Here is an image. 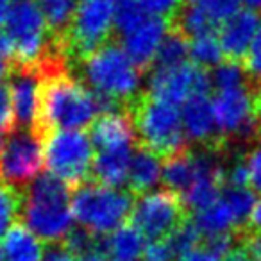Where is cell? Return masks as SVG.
Masks as SVG:
<instances>
[{
	"label": "cell",
	"mask_w": 261,
	"mask_h": 261,
	"mask_svg": "<svg viewBox=\"0 0 261 261\" xmlns=\"http://www.w3.org/2000/svg\"><path fill=\"white\" fill-rule=\"evenodd\" d=\"M100 115L95 93L70 66L41 72L40 108L34 133L41 140L54 130H81Z\"/></svg>",
	"instance_id": "1"
},
{
	"label": "cell",
	"mask_w": 261,
	"mask_h": 261,
	"mask_svg": "<svg viewBox=\"0 0 261 261\" xmlns=\"http://www.w3.org/2000/svg\"><path fill=\"white\" fill-rule=\"evenodd\" d=\"M20 222L45 245H59L72 231V188L48 172L38 175L25 188Z\"/></svg>",
	"instance_id": "2"
},
{
	"label": "cell",
	"mask_w": 261,
	"mask_h": 261,
	"mask_svg": "<svg viewBox=\"0 0 261 261\" xmlns=\"http://www.w3.org/2000/svg\"><path fill=\"white\" fill-rule=\"evenodd\" d=\"M75 68L79 79L91 91L118 102L123 109L142 93L140 84L143 72L116 40H109L91 52L73 66V70Z\"/></svg>",
	"instance_id": "3"
},
{
	"label": "cell",
	"mask_w": 261,
	"mask_h": 261,
	"mask_svg": "<svg viewBox=\"0 0 261 261\" xmlns=\"http://www.w3.org/2000/svg\"><path fill=\"white\" fill-rule=\"evenodd\" d=\"M127 115L133 120L136 143L150 149L161 160H170L190 150L182 115L177 106L142 91L127 106Z\"/></svg>",
	"instance_id": "4"
},
{
	"label": "cell",
	"mask_w": 261,
	"mask_h": 261,
	"mask_svg": "<svg viewBox=\"0 0 261 261\" xmlns=\"http://www.w3.org/2000/svg\"><path fill=\"white\" fill-rule=\"evenodd\" d=\"M136 197L129 190L86 181L72 190V213L81 227L93 234H109L130 220Z\"/></svg>",
	"instance_id": "5"
},
{
	"label": "cell",
	"mask_w": 261,
	"mask_h": 261,
	"mask_svg": "<svg viewBox=\"0 0 261 261\" xmlns=\"http://www.w3.org/2000/svg\"><path fill=\"white\" fill-rule=\"evenodd\" d=\"M116 0H81L66 33L59 38L70 65L75 66L86 56L113 40Z\"/></svg>",
	"instance_id": "6"
},
{
	"label": "cell",
	"mask_w": 261,
	"mask_h": 261,
	"mask_svg": "<svg viewBox=\"0 0 261 261\" xmlns=\"http://www.w3.org/2000/svg\"><path fill=\"white\" fill-rule=\"evenodd\" d=\"M84 130H54L43 140L45 170L70 188L90 181L95 150Z\"/></svg>",
	"instance_id": "7"
},
{
	"label": "cell",
	"mask_w": 261,
	"mask_h": 261,
	"mask_svg": "<svg viewBox=\"0 0 261 261\" xmlns=\"http://www.w3.org/2000/svg\"><path fill=\"white\" fill-rule=\"evenodd\" d=\"M190 218L192 211L182 195L165 188L136 199L130 224H135L149 242H158L168 238Z\"/></svg>",
	"instance_id": "8"
},
{
	"label": "cell",
	"mask_w": 261,
	"mask_h": 261,
	"mask_svg": "<svg viewBox=\"0 0 261 261\" xmlns=\"http://www.w3.org/2000/svg\"><path fill=\"white\" fill-rule=\"evenodd\" d=\"M45 168L43 143L31 129L9 133L0 150V179L18 188H27Z\"/></svg>",
	"instance_id": "9"
},
{
	"label": "cell",
	"mask_w": 261,
	"mask_h": 261,
	"mask_svg": "<svg viewBox=\"0 0 261 261\" xmlns=\"http://www.w3.org/2000/svg\"><path fill=\"white\" fill-rule=\"evenodd\" d=\"M213 88L211 73L193 61L170 68H152L149 75V91L152 97L168 104H185L192 95H210Z\"/></svg>",
	"instance_id": "10"
},
{
	"label": "cell",
	"mask_w": 261,
	"mask_h": 261,
	"mask_svg": "<svg viewBox=\"0 0 261 261\" xmlns=\"http://www.w3.org/2000/svg\"><path fill=\"white\" fill-rule=\"evenodd\" d=\"M172 23L165 18L147 15L135 29L122 36V47L143 73L150 72L156 61L158 50L167 38Z\"/></svg>",
	"instance_id": "11"
},
{
	"label": "cell",
	"mask_w": 261,
	"mask_h": 261,
	"mask_svg": "<svg viewBox=\"0 0 261 261\" xmlns=\"http://www.w3.org/2000/svg\"><path fill=\"white\" fill-rule=\"evenodd\" d=\"M9 90H11L13 111L18 129L34 130L40 108V84L41 73L36 68L13 66L9 75Z\"/></svg>",
	"instance_id": "12"
},
{
	"label": "cell",
	"mask_w": 261,
	"mask_h": 261,
	"mask_svg": "<svg viewBox=\"0 0 261 261\" xmlns=\"http://www.w3.org/2000/svg\"><path fill=\"white\" fill-rule=\"evenodd\" d=\"M261 29V18L254 9H240L225 20L218 29V40L224 48L225 59L243 63L256 34Z\"/></svg>",
	"instance_id": "13"
},
{
	"label": "cell",
	"mask_w": 261,
	"mask_h": 261,
	"mask_svg": "<svg viewBox=\"0 0 261 261\" xmlns=\"http://www.w3.org/2000/svg\"><path fill=\"white\" fill-rule=\"evenodd\" d=\"M90 138L98 152L130 149L136 145V133L127 111L98 115L90 125Z\"/></svg>",
	"instance_id": "14"
},
{
	"label": "cell",
	"mask_w": 261,
	"mask_h": 261,
	"mask_svg": "<svg viewBox=\"0 0 261 261\" xmlns=\"http://www.w3.org/2000/svg\"><path fill=\"white\" fill-rule=\"evenodd\" d=\"M147 238L130 220L109 234H98V254L108 261H135L143 256Z\"/></svg>",
	"instance_id": "15"
},
{
	"label": "cell",
	"mask_w": 261,
	"mask_h": 261,
	"mask_svg": "<svg viewBox=\"0 0 261 261\" xmlns=\"http://www.w3.org/2000/svg\"><path fill=\"white\" fill-rule=\"evenodd\" d=\"M163 177V165L161 158L150 149L136 143L130 158L129 177H127V190L138 199L152 190Z\"/></svg>",
	"instance_id": "16"
},
{
	"label": "cell",
	"mask_w": 261,
	"mask_h": 261,
	"mask_svg": "<svg viewBox=\"0 0 261 261\" xmlns=\"http://www.w3.org/2000/svg\"><path fill=\"white\" fill-rule=\"evenodd\" d=\"M45 243L27 227L16 222L0 240V261H43Z\"/></svg>",
	"instance_id": "17"
},
{
	"label": "cell",
	"mask_w": 261,
	"mask_h": 261,
	"mask_svg": "<svg viewBox=\"0 0 261 261\" xmlns=\"http://www.w3.org/2000/svg\"><path fill=\"white\" fill-rule=\"evenodd\" d=\"M133 149L135 147L97 152L93 160V167H91L90 181L109 186V188H120L122 185H127Z\"/></svg>",
	"instance_id": "18"
},
{
	"label": "cell",
	"mask_w": 261,
	"mask_h": 261,
	"mask_svg": "<svg viewBox=\"0 0 261 261\" xmlns=\"http://www.w3.org/2000/svg\"><path fill=\"white\" fill-rule=\"evenodd\" d=\"M195 175H197L195 154L192 150H186V152L165 161L161 181H163L165 188L185 197V193L192 188L193 181H195Z\"/></svg>",
	"instance_id": "19"
},
{
	"label": "cell",
	"mask_w": 261,
	"mask_h": 261,
	"mask_svg": "<svg viewBox=\"0 0 261 261\" xmlns=\"http://www.w3.org/2000/svg\"><path fill=\"white\" fill-rule=\"evenodd\" d=\"M193 222L200 229L202 236L220 234V232H229L240 229L231 207L227 206V202L222 197L217 202L211 204V206L197 211L195 217H193Z\"/></svg>",
	"instance_id": "20"
},
{
	"label": "cell",
	"mask_w": 261,
	"mask_h": 261,
	"mask_svg": "<svg viewBox=\"0 0 261 261\" xmlns=\"http://www.w3.org/2000/svg\"><path fill=\"white\" fill-rule=\"evenodd\" d=\"M172 27L185 34L188 40L204 36V34H218V29H220V25L206 11L195 6L182 8V11L172 22Z\"/></svg>",
	"instance_id": "21"
},
{
	"label": "cell",
	"mask_w": 261,
	"mask_h": 261,
	"mask_svg": "<svg viewBox=\"0 0 261 261\" xmlns=\"http://www.w3.org/2000/svg\"><path fill=\"white\" fill-rule=\"evenodd\" d=\"M23 197L25 188H18L0 179V240L22 218Z\"/></svg>",
	"instance_id": "22"
},
{
	"label": "cell",
	"mask_w": 261,
	"mask_h": 261,
	"mask_svg": "<svg viewBox=\"0 0 261 261\" xmlns=\"http://www.w3.org/2000/svg\"><path fill=\"white\" fill-rule=\"evenodd\" d=\"M34 2L47 20L52 34L56 38H61L68 29L81 0H34Z\"/></svg>",
	"instance_id": "23"
},
{
	"label": "cell",
	"mask_w": 261,
	"mask_h": 261,
	"mask_svg": "<svg viewBox=\"0 0 261 261\" xmlns=\"http://www.w3.org/2000/svg\"><path fill=\"white\" fill-rule=\"evenodd\" d=\"M190 40L177 29L170 27L167 38L161 43L160 50H158L156 61H154L152 68H170V66H177L182 63L190 61ZM150 68V70H152Z\"/></svg>",
	"instance_id": "24"
},
{
	"label": "cell",
	"mask_w": 261,
	"mask_h": 261,
	"mask_svg": "<svg viewBox=\"0 0 261 261\" xmlns=\"http://www.w3.org/2000/svg\"><path fill=\"white\" fill-rule=\"evenodd\" d=\"M190 59L199 66H217L225 59L218 34H204L190 40Z\"/></svg>",
	"instance_id": "25"
},
{
	"label": "cell",
	"mask_w": 261,
	"mask_h": 261,
	"mask_svg": "<svg viewBox=\"0 0 261 261\" xmlns=\"http://www.w3.org/2000/svg\"><path fill=\"white\" fill-rule=\"evenodd\" d=\"M211 81L217 91L220 90H234V88L249 86L252 83V77L247 72L243 63L224 59L220 65H217L211 72Z\"/></svg>",
	"instance_id": "26"
},
{
	"label": "cell",
	"mask_w": 261,
	"mask_h": 261,
	"mask_svg": "<svg viewBox=\"0 0 261 261\" xmlns=\"http://www.w3.org/2000/svg\"><path fill=\"white\" fill-rule=\"evenodd\" d=\"M222 199L231 207L232 215H234L236 222H238V227H243L249 222L250 213H252L254 206H256L254 192L249 188H224Z\"/></svg>",
	"instance_id": "27"
},
{
	"label": "cell",
	"mask_w": 261,
	"mask_h": 261,
	"mask_svg": "<svg viewBox=\"0 0 261 261\" xmlns=\"http://www.w3.org/2000/svg\"><path fill=\"white\" fill-rule=\"evenodd\" d=\"M147 16L138 0H116L115 2V29L120 34L129 33Z\"/></svg>",
	"instance_id": "28"
},
{
	"label": "cell",
	"mask_w": 261,
	"mask_h": 261,
	"mask_svg": "<svg viewBox=\"0 0 261 261\" xmlns=\"http://www.w3.org/2000/svg\"><path fill=\"white\" fill-rule=\"evenodd\" d=\"M190 6L200 8L206 11L218 25L229 20L232 15L240 11V2L242 0H188Z\"/></svg>",
	"instance_id": "29"
},
{
	"label": "cell",
	"mask_w": 261,
	"mask_h": 261,
	"mask_svg": "<svg viewBox=\"0 0 261 261\" xmlns=\"http://www.w3.org/2000/svg\"><path fill=\"white\" fill-rule=\"evenodd\" d=\"M138 2L147 15L165 18L170 23L185 8V0H138Z\"/></svg>",
	"instance_id": "30"
},
{
	"label": "cell",
	"mask_w": 261,
	"mask_h": 261,
	"mask_svg": "<svg viewBox=\"0 0 261 261\" xmlns=\"http://www.w3.org/2000/svg\"><path fill=\"white\" fill-rule=\"evenodd\" d=\"M245 156L250 170V186H252L256 193H261V140L254 143V145H250Z\"/></svg>",
	"instance_id": "31"
},
{
	"label": "cell",
	"mask_w": 261,
	"mask_h": 261,
	"mask_svg": "<svg viewBox=\"0 0 261 261\" xmlns=\"http://www.w3.org/2000/svg\"><path fill=\"white\" fill-rule=\"evenodd\" d=\"M243 66L247 68V72L250 73L252 79L261 77V29H259V33L256 34V38H254L245 59H243Z\"/></svg>",
	"instance_id": "32"
},
{
	"label": "cell",
	"mask_w": 261,
	"mask_h": 261,
	"mask_svg": "<svg viewBox=\"0 0 261 261\" xmlns=\"http://www.w3.org/2000/svg\"><path fill=\"white\" fill-rule=\"evenodd\" d=\"M143 261H177L167 240L149 242L143 252Z\"/></svg>",
	"instance_id": "33"
},
{
	"label": "cell",
	"mask_w": 261,
	"mask_h": 261,
	"mask_svg": "<svg viewBox=\"0 0 261 261\" xmlns=\"http://www.w3.org/2000/svg\"><path fill=\"white\" fill-rule=\"evenodd\" d=\"M222 261H254V259L249 250L245 249V245H242V243L238 242L224 257H222Z\"/></svg>",
	"instance_id": "34"
},
{
	"label": "cell",
	"mask_w": 261,
	"mask_h": 261,
	"mask_svg": "<svg viewBox=\"0 0 261 261\" xmlns=\"http://www.w3.org/2000/svg\"><path fill=\"white\" fill-rule=\"evenodd\" d=\"M179 261H222V257L215 256V254L207 252L206 249H202V247H199L197 250H193V252L186 254L185 257H181Z\"/></svg>",
	"instance_id": "35"
},
{
	"label": "cell",
	"mask_w": 261,
	"mask_h": 261,
	"mask_svg": "<svg viewBox=\"0 0 261 261\" xmlns=\"http://www.w3.org/2000/svg\"><path fill=\"white\" fill-rule=\"evenodd\" d=\"M43 261H73V256L66 252L61 245H50V250L43 257Z\"/></svg>",
	"instance_id": "36"
},
{
	"label": "cell",
	"mask_w": 261,
	"mask_h": 261,
	"mask_svg": "<svg viewBox=\"0 0 261 261\" xmlns=\"http://www.w3.org/2000/svg\"><path fill=\"white\" fill-rule=\"evenodd\" d=\"M247 227L252 229V231L261 232V200H257L256 206H254L252 213L249 217V222H247Z\"/></svg>",
	"instance_id": "37"
},
{
	"label": "cell",
	"mask_w": 261,
	"mask_h": 261,
	"mask_svg": "<svg viewBox=\"0 0 261 261\" xmlns=\"http://www.w3.org/2000/svg\"><path fill=\"white\" fill-rule=\"evenodd\" d=\"M11 70H13V63L0 58V84H2V81H4L6 77L11 75Z\"/></svg>",
	"instance_id": "38"
},
{
	"label": "cell",
	"mask_w": 261,
	"mask_h": 261,
	"mask_svg": "<svg viewBox=\"0 0 261 261\" xmlns=\"http://www.w3.org/2000/svg\"><path fill=\"white\" fill-rule=\"evenodd\" d=\"M73 261H106V259L98 252H93V254H86V256H81V257H73Z\"/></svg>",
	"instance_id": "39"
},
{
	"label": "cell",
	"mask_w": 261,
	"mask_h": 261,
	"mask_svg": "<svg viewBox=\"0 0 261 261\" xmlns=\"http://www.w3.org/2000/svg\"><path fill=\"white\" fill-rule=\"evenodd\" d=\"M243 4H247V8L249 9H261V0H242Z\"/></svg>",
	"instance_id": "40"
},
{
	"label": "cell",
	"mask_w": 261,
	"mask_h": 261,
	"mask_svg": "<svg viewBox=\"0 0 261 261\" xmlns=\"http://www.w3.org/2000/svg\"><path fill=\"white\" fill-rule=\"evenodd\" d=\"M254 91H256L257 100H259V104H261V77H257V79H254Z\"/></svg>",
	"instance_id": "41"
}]
</instances>
